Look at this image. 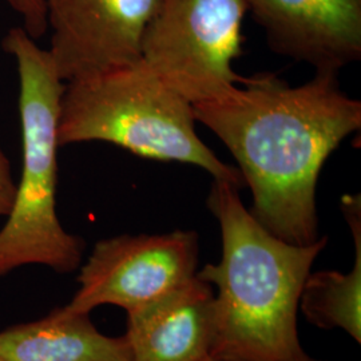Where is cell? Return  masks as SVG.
Masks as SVG:
<instances>
[{
    "mask_svg": "<svg viewBox=\"0 0 361 361\" xmlns=\"http://www.w3.org/2000/svg\"><path fill=\"white\" fill-rule=\"evenodd\" d=\"M3 49L18 66L22 174L0 229V279L27 265L73 273L82 264L85 243L66 231L56 213L58 125L65 82L47 50L23 27L7 32Z\"/></svg>",
    "mask_w": 361,
    "mask_h": 361,
    "instance_id": "cell-3",
    "label": "cell"
},
{
    "mask_svg": "<svg viewBox=\"0 0 361 361\" xmlns=\"http://www.w3.org/2000/svg\"><path fill=\"white\" fill-rule=\"evenodd\" d=\"M193 104L137 61L65 83L58 143H111L133 154L190 164L214 180L245 186L195 133Z\"/></svg>",
    "mask_w": 361,
    "mask_h": 361,
    "instance_id": "cell-4",
    "label": "cell"
},
{
    "mask_svg": "<svg viewBox=\"0 0 361 361\" xmlns=\"http://www.w3.org/2000/svg\"><path fill=\"white\" fill-rule=\"evenodd\" d=\"M161 0H46L49 55L65 83L141 59Z\"/></svg>",
    "mask_w": 361,
    "mask_h": 361,
    "instance_id": "cell-7",
    "label": "cell"
},
{
    "mask_svg": "<svg viewBox=\"0 0 361 361\" xmlns=\"http://www.w3.org/2000/svg\"><path fill=\"white\" fill-rule=\"evenodd\" d=\"M7 3L22 18V27L34 40L47 32L46 0H7Z\"/></svg>",
    "mask_w": 361,
    "mask_h": 361,
    "instance_id": "cell-12",
    "label": "cell"
},
{
    "mask_svg": "<svg viewBox=\"0 0 361 361\" xmlns=\"http://www.w3.org/2000/svg\"><path fill=\"white\" fill-rule=\"evenodd\" d=\"M301 361H324V360H316V359H312V357H310V356H308V355H307V356H305V357H304V359H302V360Z\"/></svg>",
    "mask_w": 361,
    "mask_h": 361,
    "instance_id": "cell-15",
    "label": "cell"
},
{
    "mask_svg": "<svg viewBox=\"0 0 361 361\" xmlns=\"http://www.w3.org/2000/svg\"><path fill=\"white\" fill-rule=\"evenodd\" d=\"M130 361H201L214 341V292L197 274L153 302L128 312Z\"/></svg>",
    "mask_w": 361,
    "mask_h": 361,
    "instance_id": "cell-9",
    "label": "cell"
},
{
    "mask_svg": "<svg viewBox=\"0 0 361 361\" xmlns=\"http://www.w3.org/2000/svg\"><path fill=\"white\" fill-rule=\"evenodd\" d=\"M16 193L11 164L0 147V217H7L11 212Z\"/></svg>",
    "mask_w": 361,
    "mask_h": 361,
    "instance_id": "cell-13",
    "label": "cell"
},
{
    "mask_svg": "<svg viewBox=\"0 0 361 361\" xmlns=\"http://www.w3.org/2000/svg\"><path fill=\"white\" fill-rule=\"evenodd\" d=\"M344 217L355 241V262L348 273L310 271L304 283L298 310L310 324L322 329H341L361 343V201L360 195H344Z\"/></svg>",
    "mask_w": 361,
    "mask_h": 361,
    "instance_id": "cell-11",
    "label": "cell"
},
{
    "mask_svg": "<svg viewBox=\"0 0 361 361\" xmlns=\"http://www.w3.org/2000/svg\"><path fill=\"white\" fill-rule=\"evenodd\" d=\"M0 356L7 361H130V349L125 335H104L90 313L65 305L1 331Z\"/></svg>",
    "mask_w": 361,
    "mask_h": 361,
    "instance_id": "cell-10",
    "label": "cell"
},
{
    "mask_svg": "<svg viewBox=\"0 0 361 361\" xmlns=\"http://www.w3.org/2000/svg\"><path fill=\"white\" fill-rule=\"evenodd\" d=\"M231 182L214 180L207 207L219 221L222 258L197 276L214 292L212 355L244 361H301L297 334L300 295L312 265L326 246L320 237L295 245L267 231Z\"/></svg>",
    "mask_w": 361,
    "mask_h": 361,
    "instance_id": "cell-2",
    "label": "cell"
},
{
    "mask_svg": "<svg viewBox=\"0 0 361 361\" xmlns=\"http://www.w3.org/2000/svg\"><path fill=\"white\" fill-rule=\"evenodd\" d=\"M0 361H7V360H6V359H4V357H3V356H0Z\"/></svg>",
    "mask_w": 361,
    "mask_h": 361,
    "instance_id": "cell-16",
    "label": "cell"
},
{
    "mask_svg": "<svg viewBox=\"0 0 361 361\" xmlns=\"http://www.w3.org/2000/svg\"><path fill=\"white\" fill-rule=\"evenodd\" d=\"M273 51L338 73L361 58V0H245Z\"/></svg>",
    "mask_w": 361,
    "mask_h": 361,
    "instance_id": "cell-8",
    "label": "cell"
},
{
    "mask_svg": "<svg viewBox=\"0 0 361 361\" xmlns=\"http://www.w3.org/2000/svg\"><path fill=\"white\" fill-rule=\"evenodd\" d=\"M245 0H161L145 31L141 61L192 104L217 101L245 85L241 55Z\"/></svg>",
    "mask_w": 361,
    "mask_h": 361,
    "instance_id": "cell-5",
    "label": "cell"
},
{
    "mask_svg": "<svg viewBox=\"0 0 361 361\" xmlns=\"http://www.w3.org/2000/svg\"><path fill=\"white\" fill-rule=\"evenodd\" d=\"M193 113L238 162L252 216L289 244L316 243L320 171L361 128V102L341 91L337 73L316 71L298 87L271 74L249 78L228 97L193 104Z\"/></svg>",
    "mask_w": 361,
    "mask_h": 361,
    "instance_id": "cell-1",
    "label": "cell"
},
{
    "mask_svg": "<svg viewBox=\"0 0 361 361\" xmlns=\"http://www.w3.org/2000/svg\"><path fill=\"white\" fill-rule=\"evenodd\" d=\"M201 361H244L240 359H234V357H228V356H219V355H207L204 360Z\"/></svg>",
    "mask_w": 361,
    "mask_h": 361,
    "instance_id": "cell-14",
    "label": "cell"
},
{
    "mask_svg": "<svg viewBox=\"0 0 361 361\" xmlns=\"http://www.w3.org/2000/svg\"><path fill=\"white\" fill-rule=\"evenodd\" d=\"M198 250L194 231L101 240L80 267L77 292L66 307L79 313L104 305L138 310L195 277Z\"/></svg>",
    "mask_w": 361,
    "mask_h": 361,
    "instance_id": "cell-6",
    "label": "cell"
}]
</instances>
